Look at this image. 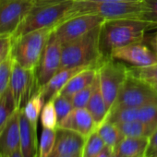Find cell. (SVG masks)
I'll return each instance as SVG.
<instances>
[{"instance_id":"cell-1","label":"cell","mask_w":157,"mask_h":157,"mask_svg":"<svg viewBox=\"0 0 157 157\" xmlns=\"http://www.w3.org/2000/svg\"><path fill=\"white\" fill-rule=\"evenodd\" d=\"M155 26L140 19H117L106 20L101 25L100 50L105 58L120 47L130 44L142 42L144 33L148 29Z\"/></svg>"},{"instance_id":"cell-2","label":"cell","mask_w":157,"mask_h":157,"mask_svg":"<svg viewBox=\"0 0 157 157\" xmlns=\"http://www.w3.org/2000/svg\"><path fill=\"white\" fill-rule=\"evenodd\" d=\"M101 25L80 38L62 44L59 70L78 67H99L104 60L100 50Z\"/></svg>"},{"instance_id":"cell-3","label":"cell","mask_w":157,"mask_h":157,"mask_svg":"<svg viewBox=\"0 0 157 157\" xmlns=\"http://www.w3.org/2000/svg\"><path fill=\"white\" fill-rule=\"evenodd\" d=\"M74 0H34L29 13L12 37H18L27 33L55 28L65 18Z\"/></svg>"},{"instance_id":"cell-4","label":"cell","mask_w":157,"mask_h":157,"mask_svg":"<svg viewBox=\"0 0 157 157\" xmlns=\"http://www.w3.org/2000/svg\"><path fill=\"white\" fill-rule=\"evenodd\" d=\"M143 12L141 2H106L74 0L71 8L67 12L64 20L81 16L94 15L106 20L117 19H140ZM60 22V23H61Z\"/></svg>"},{"instance_id":"cell-5","label":"cell","mask_w":157,"mask_h":157,"mask_svg":"<svg viewBox=\"0 0 157 157\" xmlns=\"http://www.w3.org/2000/svg\"><path fill=\"white\" fill-rule=\"evenodd\" d=\"M54 29H39L18 37H12L10 56L14 62L25 68L35 70Z\"/></svg>"},{"instance_id":"cell-6","label":"cell","mask_w":157,"mask_h":157,"mask_svg":"<svg viewBox=\"0 0 157 157\" xmlns=\"http://www.w3.org/2000/svg\"><path fill=\"white\" fill-rule=\"evenodd\" d=\"M100 88L108 111L113 108L118 94L129 74V67L112 57L105 58L97 68ZM109 114V113H108Z\"/></svg>"},{"instance_id":"cell-7","label":"cell","mask_w":157,"mask_h":157,"mask_svg":"<svg viewBox=\"0 0 157 157\" xmlns=\"http://www.w3.org/2000/svg\"><path fill=\"white\" fill-rule=\"evenodd\" d=\"M154 103H157V92L153 87L140 78L128 74L111 111L117 108L140 107Z\"/></svg>"},{"instance_id":"cell-8","label":"cell","mask_w":157,"mask_h":157,"mask_svg":"<svg viewBox=\"0 0 157 157\" xmlns=\"http://www.w3.org/2000/svg\"><path fill=\"white\" fill-rule=\"evenodd\" d=\"M10 90L17 107L19 109L24 107L26 103L34 94L39 93L35 70L25 68L14 62Z\"/></svg>"},{"instance_id":"cell-9","label":"cell","mask_w":157,"mask_h":157,"mask_svg":"<svg viewBox=\"0 0 157 157\" xmlns=\"http://www.w3.org/2000/svg\"><path fill=\"white\" fill-rule=\"evenodd\" d=\"M34 0H0V35L13 36Z\"/></svg>"},{"instance_id":"cell-10","label":"cell","mask_w":157,"mask_h":157,"mask_svg":"<svg viewBox=\"0 0 157 157\" xmlns=\"http://www.w3.org/2000/svg\"><path fill=\"white\" fill-rule=\"evenodd\" d=\"M105 21V19L94 15L76 16L56 25L54 33L61 44H65L83 36L93 29L100 26Z\"/></svg>"},{"instance_id":"cell-11","label":"cell","mask_w":157,"mask_h":157,"mask_svg":"<svg viewBox=\"0 0 157 157\" xmlns=\"http://www.w3.org/2000/svg\"><path fill=\"white\" fill-rule=\"evenodd\" d=\"M61 50L62 44L53 31L35 69L39 92L49 82L50 78L58 72L61 64Z\"/></svg>"},{"instance_id":"cell-12","label":"cell","mask_w":157,"mask_h":157,"mask_svg":"<svg viewBox=\"0 0 157 157\" xmlns=\"http://www.w3.org/2000/svg\"><path fill=\"white\" fill-rule=\"evenodd\" d=\"M110 57L123 60L133 67H144L157 64V53L152 51L141 42L130 44L117 48L111 53Z\"/></svg>"},{"instance_id":"cell-13","label":"cell","mask_w":157,"mask_h":157,"mask_svg":"<svg viewBox=\"0 0 157 157\" xmlns=\"http://www.w3.org/2000/svg\"><path fill=\"white\" fill-rule=\"evenodd\" d=\"M105 120L115 124L140 120L157 127V103L140 107H125L114 109L108 114Z\"/></svg>"},{"instance_id":"cell-14","label":"cell","mask_w":157,"mask_h":157,"mask_svg":"<svg viewBox=\"0 0 157 157\" xmlns=\"http://www.w3.org/2000/svg\"><path fill=\"white\" fill-rule=\"evenodd\" d=\"M86 138L78 132L56 128V144L50 157L82 153Z\"/></svg>"},{"instance_id":"cell-15","label":"cell","mask_w":157,"mask_h":157,"mask_svg":"<svg viewBox=\"0 0 157 157\" xmlns=\"http://www.w3.org/2000/svg\"><path fill=\"white\" fill-rule=\"evenodd\" d=\"M57 128L78 132L87 138L92 132L96 130L97 125L86 108H74L57 123Z\"/></svg>"},{"instance_id":"cell-16","label":"cell","mask_w":157,"mask_h":157,"mask_svg":"<svg viewBox=\"0 0 157 157\" xmlns=\"http://www.w3.org/2000/svg\"><path fill=\"white\" fill-rule=\"evenodd\" d=\"M21 147L20 109H17L0 133V154L10 153Z\"/></svg>"},{"instance_id":"cell-17","label":"cell","mask_w":157,"mask_h":157,"mask_svg":"<svg viewBox=\"0 0 157 157\" xmlns=\"http://www.w3.org/2000/svg\"><path fill=\"white\" fill-rule=\"evenodd\" d=\"M21 127V150L23 157H38L37 128H35L20 109Z\"/></svg>"},{"instance_id":"cell-18","label":"cell","mask_w":157,"mask_h":157,"mask_svg":"<svg viewBox=\"0 0 157 157\" xmlns=\"http://www.w3.org/2000/svg\"><path fill=\"white\" fill-rule=\"evenodd\" d=\"M84 68L87 67H78L65 68V69L58 70V72H56L50 78L49 82L40 90L44 104L48 101H51L55 96H56L60 93V91L64 88V86L68 82L70 78Z\"/></svg>"},{"instance_id":"cell-19","label":"cell","mask_w":157,"mask_h":157,"mask_svg":"<svg viewBox=\"0 0 157 157\" xmlns=\"http://www.w3.org/2000/svg\"><path fill=\"white\" fill-rule=\"evenodd\" d=\"M97 68L98 67H90L80 71L70 78L58 94H62L71 99L78 92H80L94 82L97 75Z\"/></svg>"},{"instance_id":"cell-20","label":"cell","mask_w":157,"mask_h":157,"mask_svg":"<svg viewBox=\"0 0 157 157\" xmlns=\"http://www.w3.org/2000/svg\"><path fill=\"white\" fill-rule=\"evenodd\" d=\"M149 138L123 137L114 148V153L121 157H146Z\"/></svg>"},{"instance_id":"cell-21","label":"cell","mask_w":157,"mask_h":157,"mask_svg":"<svg viewBox=\"0 0 157 157\" xmlns=\"http://www.w3.org/2000/svg\"><path fill=\"white\" fill-rule=\"evenodd\" d=\"M90 114L92 115L94 122L96 123L97 127L101 125L108 116V108L106 106L105 101L104 99L101 88H100V82H99V77L97 74V83L94 88V91L85 107Z\"/></svg>"},{"instance_id":"cell-22","label":"cell","mask_w":157,"mask_h":157,"mask_svg":"<svg viewBox=\"0 0 157 157\" xmlns=\"http://www.w3.org/2000/svg\"><path fill=\"white\" fill-rule=\"evenodd\" d=\"M122 137H132V138H150L157 127L140 121L133 120L117 124Z\"/></svg>"},{"instance_id":"cell-23","label":"cell","mask_w":157,"mask_h":157,"mask_svg":"<svg viewBox=\"0 0 157 157\" xmlns=\"http://www.w3.org/2000/svg\"><path fill=\"white\" fill-rule=\"evenodd\" d=\"M96 131L106 146H109L113 149L123 138L117 125L108 120H105L99 125L96 128Z\"/></svg>"},{"instance_id":"cell-24","label":"cell","mask_w":157,"mask_h":157,"mask_svg":"<svg viewBox=\"0 0 157 157\" xmlns=\"http://www.w3.org/2000/svg\"><path fill=\"white\" fill-rule=\"evenodd\" d=\"M19 109L15 104L12 94L10 90L0 97V133L2 132L14 112Z\"/></svg>"},{"instance_id":"cell-25","label":"cell","mask_w":157,"mask_h":157,"mask_svg":"<svg viewBox=\"0 0 157 157\" xmlns=\"http://www.w3.org/2000/svg\"><path fill=\"white\" fill-rule=\"evenodd\" d=\"M44 105V98H43L41 93L39 92L38 94H34L26 103L24 107L21 108L23 110L25 116L27 117V118L30 120V122L35 128H37L38 118L41 115Z\"/></svg>"},{"instance_id":"cell-26","label":"cell","mask_w":157,"mask_h":157,"mask_svg":"<svg viewBox=\"0 0 157 157\" xmlns=\"http://www.w3.org/2000/svg\"><path fill=\"white\" fill-rule=\"evenodd\" d=\"M106 147V144L101 139L96 130L92 132L85 140L82 156V157H96Z\"/></svg>"},{"instance_id":"cell-27","label":"cell","mask_w":157,"mask_h":157,"mask_svg":"<svg viewBox=\"0 0 157 157\" xmlns=\"http://www.w3.org/2000/svg\"><path fill=\"white\" fill-rule=\"evenodd\" d=\"M56 128H43L38 148V157H50L56 144Z\"/></svg>"},{"instance_id":"cell-28","label":"cell","mask_w":157,"mask_h":157,"mask_svg":"<svg viewBox=\"0 0 157 157\" xmlns=\"http://www.w3.org/2000/svg\"><path fill=\"white\" fill-rule=\"evenodd\" d=\"M41 122L43 128L52 129H56L57 128L58 120L53 100L48 101L44 104L41 112Z\"/></svg>"},{"instance_id":"cell-29","label":"cell","mask_w":157,"mask_h":157,"mask_svg":"<svg viewBox=\"0 0 157 157\" xmlns=\"http://www.w3.org/2000/svg\"><path fill=\"white\" fill-rule=\"evenodd\" d=\"M13 64H14V60L10 56L0 65V97L10 88Z\"/></svg>"},{"instance_id":"cell-30","label":"cell","mask_w":157,"mask_h":157,"mask_svg":"<svg viewBox=\"0 0 157 157\" xmlns=\"http://www.w3.org/2000/svg\"><path fill=\"white\" fill-rule=\"evenodd\" d=\"M129 74L148 83H157V64L144 67H129Z\"/></svg>"},{"instance_id":"cell-31","label":"cell","mask_w":157,"mask_h":157,"mask_svg":"<svg viewBox=\"0 0 157 157\" xmlns=\"http://www.w3.org/2000/svg\"><path fill=\"white\" fill-rule=\"evenodd\" d=\"M96 83H97V75H96L94 82L92 84H90L89 86L85 87L84 89L78 92L75 95H73V97L71 98V102H72L74 108H85L86 107L94 91Z\"/></svg>"},{"instance_id":"cell-32","label":"cell","mask_w":157,"mask_h":157,"mask_svg":"<svg viewBox=\"0 0 157 157\" xmlns=\"http://www.w3.org/2000/svg\"><path fill=\"white\" fill-rule=\"evenodd\" d=\"M52 100H53V103L55 105L58 122L60 120H62L64 117H66L74 109L71 99H69L62 94H57Z\"/></svg>"},{"instance_id":"cell-33","label":"cell","mask_w":157,"mask_h":157,"mask_svg":"<svg viewBox=\"0 0 157 157\" xmlns=\"http://www.w3.org/2000/svg\"><path fill=\"white\" fill-rule=\"evenodd\" d=\"M143 12L140 20L149 21L157 28V0H142Z\"/></svg>"},{"instance_id":"cell-34","label":"cell","mask_w":157,"mask_h":157,"mask_svg":"<svg viewBox=\"0 0 157 157\" xmlns=\"http://www.w3.org/2000/svg\"><path fill=\"white\" fill-rule=\"evenodd\" d=\"M12 48V36L0 35V65L10 56Z\"/></svg>"},{"instance_id":"cell-35","label":"cell","mask_w":157,"mask_h":157,"mask_svg":"<svg viewBox=\"0 0 157 157\" xmlns=\"http://www.w3.org/2000/svg\"><path fill=\"white\" fill-rule=\"evenodd\" d=\"M157 151V128L149 138V145L146 156H152Z\"/></svg>"},{"instance_id":"cell-36","label":"cell","mask_w":157,"mask_h":157,"mask_svg":"<svg viewBox=\"0 0 157 157\" xmlns=\"http://www.w3.org/2000/svg\"><path fill=\"white\" fill-rule=\"evenodd\" d=\"M0 157H23V155H22V152H21V147H20V148H18L17 150H15L12 152L0 154Z\"/></svg>"},{"instance_id":"cell-37","label":"cell","mask_w":157,"mask_h":157,"mask_svg":"<svg viewBox=\"0 0 157 157\" xmlns=\"http://www.w3.org/2000/svg\"><path fill=\"white\" fill-rule=\"evenodd\" d=\"M114 153V149L109 147V146H106L105 148V150L96 157H111Z\"/></svg>"},{"instance_id":"cell-38","label":"cell","mask_w":157,"mask_h":157,"mask_svg":"<svg viewBox=\"0 0 157 157\" xmlns=\"http://www.w3.org/2000/svg\"><path fill=\"white\" fill-rule=\"evenodd\" d=\"M86 1H106V2H141L142 0H86Z\"/></svg>"},{"instance_id":"cell-39","label":"cell","mask_w":157,"mask_h":157,"mask_svg":"<svg viewBox=\"0 0 157 157\" xmlns=\"http://www.w3.org/2000/svg\"><path fill=\"white\" fill-rule=\"evenodd\" d=\"M153 47H154V51L157 53V33L153 38Z\"/></svg>"},{"instance_id":"cell-40","label":"cell","mask_w":157,"mask_h":157,"mask_svg":"<svg viewBox=\"0 0 157 157\" xmlns=\"http://www.w3.org/2000/svg\"><path fill=\"white\" fill-rule=\"evenodd\" d=\"M60 157H82V153H78V154H73V155H66V156H60Z\"/></svg>"},{"instance_id":"cell-41","label":"cell","mask_w":157,"mask_h":157,"mask_svg":"<svg viewBox=\"0 0 157 157\" xmlns=\"http://www.w3.org/2000/svg\"><path fill=\"white\" fill-rule=\"evenodd\" d=\"M152 87H153V89L157 92V83H150Z\"/></svg>"},{"instance_id":"cell-42","label":"cell","mask_w":157,"mask_h":157,"mask_svg":"<svg viewBox=\"0 0 157 157\" xmlns=\"http://www.w3.org/2000/svg\"><path fill=\"white\" fill-rule=\"evenodd\" d=\"M111 157H121V156H119V155H117V154H116V153H113V155H112Z\"/></svg>"},{"instance_id":"cell-43","label":"cell","mask_w":157,"mask_h":157,"mask_svg":"<svg viewBox=\"0 0 157 157\" xmlns=\"http://www.w3.org/2000/svg\"><path fill=\"white\" fill-rule=\"evenodd\" d=\"M151 157H157V151H156V152H155V153H154L152 156H151Z\"/></svg>"},{"instance_id":"cell-44","label":"cell","mask_w":157,"mask_h":157,"mask_svg":"<svg viewBox=\"0 0 157 157\" xmlns=\"http://www.w3.org/2000/svg\"><path fill=\"white\" fill-rule=\"evenodd\" d=\"M146 157H151V156H146Z\"/></svg>"}]
</instances>
